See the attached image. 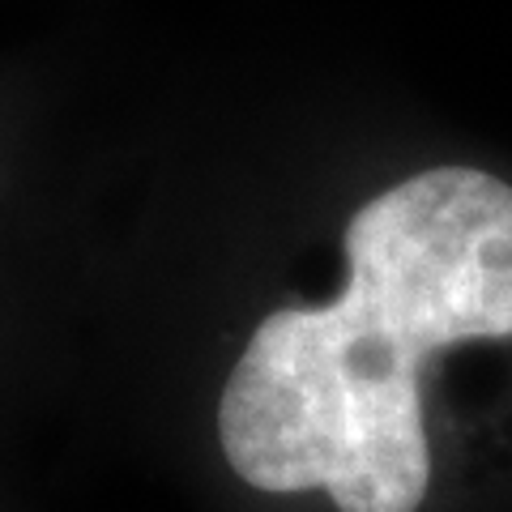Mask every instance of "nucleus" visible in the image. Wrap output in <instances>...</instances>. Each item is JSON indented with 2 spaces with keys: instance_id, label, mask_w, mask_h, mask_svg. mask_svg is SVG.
<instances>
[{
  "instance_id": "f257e3e1",
  "label": "nucleus",
  "mask_w": 512,
  "mask_h": 512,
  "mask_svg": "<svg viewBox=\"0 0 512 512\" xmlns=\"http://www.w3.org/2000/svg\"><path fill=\"white\" fill-rule=\"evenodd\" d=\"M512 346V180L436 163L376 192L346 227V286L269 312L227 376L218 440L269 495L338 512H419L431 491L423 372Z\"/></svg>"
}]
</instances>
